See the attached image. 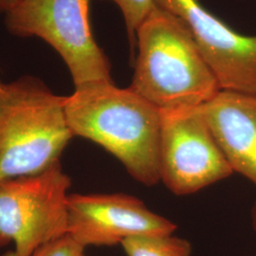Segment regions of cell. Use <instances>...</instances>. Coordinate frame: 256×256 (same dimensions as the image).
I'll use <instances>...</instances> for the list:
<instances>
[{"label":"cell","instance_id":"8992f818","mask_svg":"<svg viewBox=\"0 0 256 256\" xmlns=\"http://www.w3.org/2000/svg\"><path fill=\"white\" fill-rule=\"evenodd\" d=\"M160 112V182L167 189L190 194L234 174L202 106Z\"/></svg>","mask_w":256,"mask_h":256},{"label":"cell","instance_id":"4fadbf2b","mask_svg":"<svg viewBox=\"0 0 256 256\" xmlns=\"http://www.w3.org/2000/svg\"><path fill=\"white\" fill-rule=\"evenodd\" d=\"M18 0H0V12H6L16 3Z\"/></svg>","mask_w":256,"mask_h":256},{"label":"cell","instance_id":"6da1fadb","mask_svg":"<svg viewBox=\"0 0 256 256\" xmlns=\"http://www.w3.org/2000/svg\"><path fill=\"white\" fill-rule=\"evenodd\" d=\"M64 112L74 137L106 149L138 182H160L162 112L152 104L130 88L99 82L75 88Z\"/></svg>","mask_w":256,"mask_h":256},{"label":"cell","instance_id":"8fae6325","mask_svg":"<svg viewBox=\"0 0 256 256\" xmlns=\"http://www.w3.org/2000/svg\"><path fill=\"white\" fill-rule=\"evenodd\" d=\"M115 3L119 8L128 32V40L133 54L136 46V32L138 28L156 7L155 0H104Z\"/></svg>","mask_w":256,"mask_h":256},{"label":"cell","instance_id":"277c9868","mask_svg":"<svg viewBox=\"0 0 256 256\" xmlns=\"http://www.w3.org/2000/svg\"><path fill=\"white\" fill-rule=\"evenodd\" d=\"M90 0H18L5 12L16 36H36L62 57L75 88L113 82L108 56L96 43L90 22Z\"/></svg>","mask_w":256,"mask_h":256},{"label":"cell","instance_id":"30bf717a","mask_svg":"<svg viewBox=\"0 0 256 256\" xmlns=\"http://www.w3.org/2000/svg\"><path fill=\"white\" fill-rule=\"evenodd\" d=\"M120 245L128 256H192L191 243L174 234L133 236Z\"/></svg>","mask_w":256,"mask_h":256},{"label":"cell","instance_id":"ba28073f","mask_svg":"<svg viewBox=\"0 0 256 256\" xmlns=\"http://www.w3.org/2000/svg\"><path fill=\"white\" fill-rule=\"evenodd\" d=\"M176 225L126 194H72L68 234L82 247L114 246L138 236L174 234Z\"/></svg>","mask_w":256,"mask_h":256},{"label":"cell","instance_id":"3957f363","mask_svg":"<svg viewBox=\"0 0 256 256\" xmlns=\"http://www.w3.org/2000/svg\"><path fill=\"white\" fill-rule=\"evenodd\" d=\"M56 95L34 76L3 84L0 92V182L36 174L60 160L74 138Z\"/></svg>","mask_w":256,"mask_h":256},{"label":"cell","instance_id":"9c48e42d","mask_svg":"<svg viewBox=\"0 0 256 256\" xmlns=\"http://www.w3.org/2000/svg\"><path fill=\"white\" fill-rule=\"evenodd\" d=\"M202 108L234 173L256 187V95L220 90Z\"/></svg>","mask_w":256,"mask_h":256},{"label":"cell","instance_id":"52a82bcc","mask_svg":"<svg viewBox=\"0 0 256 256\" xmlns=\"http://www.w3.org/2000/svg\"><path fill=\"white\" fill-rule=\"evenodd\" d=\"M180 19L220 84L221 90L256 95V34H242L198 0H155Z\"/></svg>","mask_w":256,"mask_h":256},{"label":"cell","instance_id":"9a60e30c","mask_svg":"<svg viewBox=\"0 0 256 256\" xmlns=\"http://www.w3.org/2000/svg\"><path fill=\"white\" fill-rule=\"evenodd\" d=\"M2 86H3V84L0 82V92H1V90H2Z\"/></svg>","mask_w":256,"mask_h":256},{"label":"cell","instance_id":"7c38bea8","mask_svg":"<svg viewBox=\"0 0 256 256\" xmlns=\"http://www.w3.org/2000/svg\"><path fill=\"white\" fill-rule=\"evenodd\" d=\"M84 250L70 234H66L38 248L30 256H84Z\"/></svg>","mask_w":256,"mask_h":256},{"label":"cell","instance_id":"5bb4252c","mask_svg":"<svg viewBox=\"0 0 256 256\" xmlns=\"http://www.w3.org/2000/svg\"><path fill=\"white\" fill-rule=\"evenodd\" d=\"M250 218H252V225L254 230L256 232V202L254 203L252 210H250Z\"/></svg>","mask_w":256,"mask_h":256},{"label":"cell","instance_id":"7a4b0ae2","mask_svg":"<svg viewBox=\"0 0 256 256\" xmlns=\"http://www.w3.org/2000/svg\"><path fill=\"white\" fill-rule=\"evenodd\" d=\"M133 92L160 111L196 108L221 90L182 22L156 5L136 32Z\"/></svg>","mask_w":256,"mask_h":256},{"label":"cell","instance_id":"2e32d148","mask_svg":"<svg viewBox=\"0 0 256 256\" xmlns=\"http://www.w3.org/2000/svg\"><path fill=\"white\" fill-rule=\"evenodd\" d=\"M84 256H86V254H84Z\"/></svg>","mask_w":256,"mask_h":256},{"label":"cell","instance_id":"5b68a950","mask_svg":"<svg viewBox=\"0 0 256 256\" xmlns=\"http://www.w3.org/2000/svg\"><path fill=\"white\" fill-rule=\"evenodd\" d=\"M70 178L58 160L44 171L0 182V248L14 244L12 256H30L68 234Z\"/></svg>","mask_w":256,"mask_h":256}]
</instances>
